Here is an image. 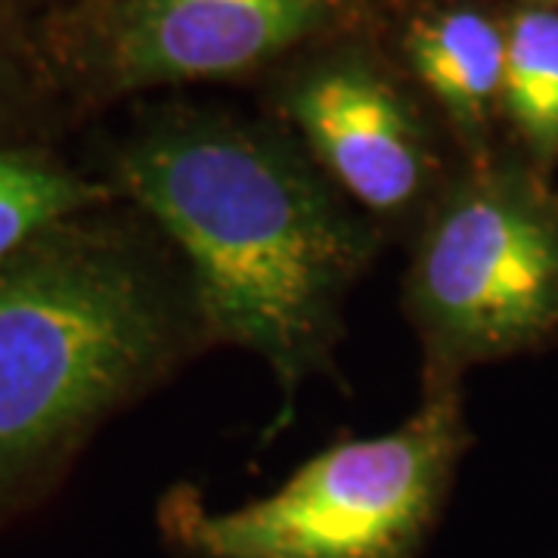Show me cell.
Instances as JSON below:
<instances>
[{
  "label": "cell",
  "mask_w": 558,
  "mask_h": 558,
  "mask_svg": "<svg viewBox=\"0 0 558 558\" xmlns=\"http://www.w3.org/2000/svg\"><path fill=\"white\" fill-rule=\"evenodd\" d=\"M119 174L180 245L208 329L255 351L295 391L373 252L363 223L286 146L220 121L146 131Z\"/></svg>",
  "instance_id": "cell-1"
},
{
  "label": "cell",
  "mask_w": 558,
  "mask_h": 558,
  "mask_svg": "<svg viewBox=\"0 0 558 558\" xmlns=\"http://www.w3.org/2000/svg\"><path fill=\"white\" fill-rule=\"evenodd\" d=\"M168 326L119 252L69 245L0 267V497L159 366Z\"/></svg>",
  "instance_id": "cell-2"
},
{
  "label": "cell",
  "mask_w": 558,
  "mask_h": 558,
  "mask_svg": "<svg viewBox=\"0 0 558 558\" xmlns=\"http://www.w3.org/2000/svg\"><path fill=\"white\" fill-rule=\"evenodd\" d=\"M462 444L457 391L440 385L400 428L339 444L245 506L174 490L161 531L193 558H416Z\"/></svg>",
  "instance_id": "cell-3"
},
{
  "label": "cell",
  "mask_w": 558,
  "mask_h": 558,
  "mask_svg": "<svg viewBox=\"0 0 558 558\" xmlns=\"http://www.w3.org/2000/svg\"><path fill=\"white\" fill-rule=\"evenodd\" d=\"M410 307L440 360H481L558 326V215L519 174L459 183L418 242Z\"/></svg>",
  "instance_id": "cell-4"
},
{
  "label": "cell",
  "mask_w": 558,
  "mask_h": 558,
  "mask_svg": "<svg viewBox=\"0 0 558 558\" xmlns=\"http://www.w3.org/2000/svg\"><path fill=\"white\" fill-rule=\"evenodd\" d=\"M341 0H128L109 28L116 87L230 78L314 38Z\"/></svg>",
  "instance_id": "cell-5"
},
{
  "label": "cell",
  "mask_w": 558,
  "mask_h": 558,
  "mask_svg": "<svg viewBox=\"0 0 558 558\" xmlns=\"http://www.w3.org/2000/svg\"><path fill=\"white\" fill-rule=\"evenodd\" d=\"M286 109L317 161L369 211L400 215L432 180L416 109L363 57H332L301 75Z\"/></svg>",
  "instance_id": "cell-6"
},
{
  "label": "cell",
  "mask_w": 558,
  "mask_h": 558,
  "mask_svg": "<svg viewBox=\"0 0 558 558\" xmlns=\"http://www.w3.org/2000/svg\"><path fill=\"white\" fill-rule=\"evenodd\" d=\"M407 60L465 140H478L502 97L506 28L478 10H440L413 22Z\"/></svg>",
  "instance_id": "cell-7"
},
{
  "label": "cell",
  "mask_w": 558,
  "mask_h": 558,
  "mask_svg": "<svg viewBox=\"0 0 558 558\" xmlns=\"http://www.w3.org/2000/svg\"><path fill=\"white\" fill-rule=\"evenodd\" d=\"M502 106L539 168L558 159V13L524 10L506 28Z\"/></svg>",
  "instance_id": "cell-8"
},
{
  "label": "cell",
  "mask_w": 558,
  "mask_h": 558,
  "mask_svg": "<svg viewBox=\"0 0 558 558\" xmlns=\"http://www.w3.org/2000/svg\"><path fill=\"white\" fill-rule=\"evenodd\" d=\"M102 196L106 190L84 183L50 161L0 149V267L44 230Z\"/></svg>",
  "instance_id": "cell-9"
}]
</instances>
